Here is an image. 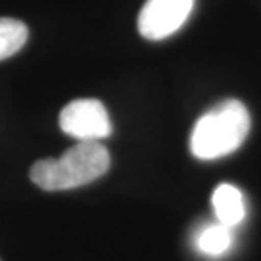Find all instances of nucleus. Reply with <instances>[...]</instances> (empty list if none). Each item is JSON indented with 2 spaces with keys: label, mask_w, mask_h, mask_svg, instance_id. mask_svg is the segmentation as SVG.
Returning <instances> with one entry per match:
<instances>
[{
  "label": "nucleus",
  "mask_w": 261,
  "mask_h": 261,
  "mask_svg": "<svg viewBox=\"0 0 261 261\" xmlns=\"http://www.w3.org/2000/svg\"><path fill=\"white\" fill-rule=\"evenodd\" d=\"M111 168V154L98 141H78L60 158L39 160L31 166L34 185L46 192L71 190L88 185Z\"/></svg>",
  "instance_id": "f257e3e1"
},
{
  "label": "nucleus",
  "mask_w": 261,
  "mask_h": 261,
  "mask_svg": "<svg viewBox=\"0 0 261 261\" xmlns=\"http://www.w3.org/2000/svg\"><path fill=\"white\" fill-rule=\"evenodd\" d=\"M251 127V117L246 106L229 98L195 122L190 134V153L197 160L212 161L234 153L246 141Z\"/></svg>",
  "instance_id": "f03ea898"
},
{
  "label": "nucleus",
  "mask_w": 261,
  "mask_h": 261,
  "mask_svg": "<svg viewBox=\"0 0 261 261\" xmlns=\"http://www.w3.org/2000/svg\"><path fill=\"white\" fill-rule=\"evenodd\" d=\"M60 127L78 141H100L112 133L107 109L97 98H78L63 107Z\"/></svg>",
  "instance_id": "7ed1b4c3"
},
{
  "label": "nucleus",
  "mask_w": 261,
  "mask_h": 261,
  "mask_svg": "<svg viewBox=\"0 0 261 261\" xmlns=\"http://www.w3.org/2000/svg\"><path fill=\"white\" fill-rule=\"evenodd\" d=\"M195 0H146L138 17L144 39L161 41L173 36L189 20Z\"/></svg>",
  "instance_id": "20e7f679"
},
{
  "label": "nucleus",
  "mask_w": 261,
  "mask_h": 261,
  "mask_svg": "<svg viewBox=\"0 0 261 261\" xmlns=\"http://www.w3.org/2000/svg\"><path fill=\"white\" fill-rule=\"evenodd\" d=\"M212 207L217 222L234 229L246 217V202L238 187L231 184H221L212 194Z\"/></svg>",
  "instance_id": "39448f33"
},
{
  "label": "nucleus",
  "mask_w": 261,
  "mask_h": 261,
  "mask_svg": "<svg viewBox=\"0 0 261 261\" xmlns=\"http://www.w3.org/2000/svg\"><path fill=\"white\" fill-rule=\"evenodd\" d=\"M232 229L221 222H216L205 226L197 234L195 246L198 251L207 256H222L232 246Z\"/></svg>",
  "instance_id": "423d86ee"
},
{
  "label": "nucleus",
  "mask_w": 261,
  "mask_h": 261,
  "mask_svg": "<svg viewBox=\"0 0 261 261\" xmlns=\"http://www.w3.org/2000/svg\"><path fill=\"white\" fill-rule=\"evenodd\" d=\"M29 31L22 20L0 17V60H7L24 48Z\"/></svg>",
  "instance_id": "0eeeda50"
}]
</instances>
